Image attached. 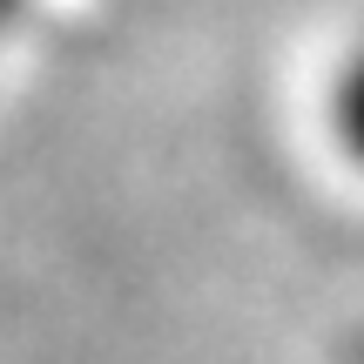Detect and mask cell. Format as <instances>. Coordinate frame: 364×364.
Segmentation results:
<instances>
[{
  "label": "cell",
  "instance_id": "6da1fadb",
  "mask_svg": "<svg viewBox=\"0 0 364 364\" xmlns=\"http://www.w3.org/2000/svg\"><path fill=\"white\" fill-rule=\"evenodd\" d=\"M324 135H331L344 169L364 176V41L338 61V75L324 88Z\"/></svg>",
  "mask_w": 364,
  "mask_h": 364
},
{
  "label": "cell",
  "instance_id": "7a4b0ae2",
  "mask_svg": "<svg viewBox=\"0 0 364 364\" xmlns=\"http://www.w3.org/2000/svg\"><path fill=\"white\" fill-rule=\"evenodd\" d=\"M21 21V0H0V41H7V27Z\"/></svg>",
  "mask_w": 364,
  "mask_h": 364
}]
</instances>
